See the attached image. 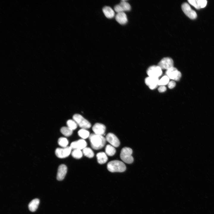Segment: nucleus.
I'll list each match as a JSON object with an SVG mask.
<instances>
[{
    "instance_id": "f257e3e1",
    "label": "nucleus",
    "mask_w": 214,
    "mask_h": 214,
    "mask_svg": "<svg viewBox=\"0 0 214 214\" xmlns=\"http://www.w3.org/2000/svg\"><path fill=\"white\" fill-rule=\"evenodd\" d=\"M89 139L91 146L94 150H100L105 144L106 140L103 136L92 133L90 134Z\"/></svg>"
},
{
    "instance_id": "f03ea898",
    "label": "nucleus",
    "mask_w": 214,
    "mask_h": 214,
    "mask_svg": "<svg viewBox=\"0 0 214 214\" xmlns=\"http://www.w3.org/2000/svg\"><path fill=\"white\" fill-rule=\"evenodd\" d=\"M107 168L112 172H122L126 170V167L122 161L115 160L109 162L107 164Z\"/></svg>"
},
{
    "instance_id": "7ed1b4c3",
    "label": "nucleus",
    "mask_w": 214,
    "mask_h": 214,
    "mask_svg": "<svg viewBox=\"0 0 214 214\" xmlns=\"http://www.w3.org/2000/svg\"><path fill=\"white\" fill-rule=\"evenodd\" d=\"M133 151L132 149L128 147H125L122 149L120 157L122 160L124 162L130 164L133 161V158L132 156Z\"/></svg>"
},
{
    "instance_id": "20e7f679",
    "label": "nucleus",
    "mask_w": 214,
    "mask_h": 214,
    "mask_svg": "<svg viewBox=\"0 0 214 214\" xmlns=\"http://www.w3.org/2000/svg\"><path fill=\"white\" fill-rule=\"evenodd\" d=\"M73 118L77 125L82 129H88L91 126L90 123L88 120L79 114H75L73 116Z\"/></svg>"
},
{
    "instance_id": "39448f33",
    "label": "nucleus",
    "mask_w": 214,
    "mask_h": 214,
    "mask_svg": "<svg viewBox=\"0 0 214 214\" xmlns=\"http://www.w3.org/2000/svg\"><path fill=\"white\" fill-rule=\"evenodd\" d=\"M147 73L149 77L158 78L162 74V69L158 65H153L147 70Z\"/></svg>"
},
{
    "instance_id": "423d86ee",
    "label": "nucleus",
    "mask_w": 214,
    "mask_h": 214,
    "mask_svg": "<svg viewBox=\"0 0 214 214\" xmlns=\"http://www.w3.org/2000/svg\"><path fill=\"white\" fill-rule=\"evenodd\" d=\"M166 74L169 78L175 81L179 80L181 76V74L180 72L174 67L167 70Z\"/></svg>"
},
{
    "instance_id": "0eeeda50",
    "label": "nucleus",
    "mask_w": 214,
    "mask_h": 214,
    "mask_svg": "<svg viewBox=\"0 0 214 214\" xmlns=\"http://www.w3.org/2000/svg\"><path fill=\"white\" fill-rule=\"evenodd\" d=\"M71 150L72 149L70 146L62 148H58L55 150V153L58 158H64L70 155Z\"/></svg>"
},
{
    "instance_id": "6e6552de",
    "label": "nucleus",
    "mask_w": 214,
    "mask_h": 214,
    "mask_svg": "<svg viewBox=\"0 0 214 214\" xmlns=\"http://www.w3.org/2000/svg\"><path fill=\"white\" fill-rule=\"evenodd\" d=\"M182 9L184 13L189 18L194 19L197 17V14L195 11L193 10L187 3H183L181 6Z\"/></svg>"
},
{
    "instance_id": "1a4fd4ad",
    "label": "nucleus",
    "mask_w": 214,
    "mask_h": 214,
    "mask_svg": "<svg viewBox=\"0 0 214 214\" xmlns=\"http://www.w3.org/2000/svg\"><path fill=\"white\" fill-rule=\"evenodd\" d=\"M174 62L172 59L166 57L163 58L158 63V66L162 69H168L173 67Z\"/></svg>"
},
{
    "instance_id": "9d476101",
    "label": "nucleus",
    "mask_w": 214,
    "mask_h": 214,
    "mask_svg": "<svg viewBox=\"0 0 214 214\" xmlns=\"http://www.w3.org/2000/svg\"><path fill=\"white\" fill-rule=\"evenodd\" d=\"M114 10L117 13L130 10L131 9V6L125 0H122L119 4L114 6Z\"/></svg>"
},
{
    "instance_id": "9b49d317",
    "label": "nucleus",
    "mask_w": 214,
    "mask_h": 214,
    "mask_svg": "<svg viewBox=\"0 0 214 214\" xmlns=\"http://www.w3.org/2000/svg\"><path fill=\"white\" fill-rule=\"evenodd\" d=\"M106 139L111 145L114 147H118L120 145V141L117 137L112 133H108L106 136Z\"/></svg>"
},
{
    "instance_id": "f8f14e48",
    "label": "nucleus",
    "mask_w": 214,
    "mask_h": 214,
    "mask_svg": "<svg viewBox=\"0 0 214 214\" xmlns=\"http://www.w3.org/2000/svg\"><path fill=\"white\" fill-rule=\"evenodd\" d=\"M86 142L83 139H80L77 141L72 142L70 147L72 149L83 150L87 146Z\"/></svg>"
},
{
    "instance_id": "ddd939ff",
    "label": "nucleus",
    "mask_w": 214,
    "mask_h": 214,
    "mask_svg": "<svg viewBox=\"0 0 214 214\" xmlns=\"http://www.w3.org/2000/svg\"><path fill=\"white\" fill-rule=\"evenodd\" d=\"M159 80L158 78L149 76L145 78V82L150 89H155L158 85Z\"/></svg>"
},
{
    "instance_id": "4468645a",
    "label": "nucleus",
    "mask_w": 214,
    "mask_h": 214,
    "mask_svg": "<svg viewBox=\"0 0 214 214\" xmlns=\"http://www.w3.org/2000/svg\"><path fill=\"white\" fill-rule=\"evenodd\" d=\"M92 130L94 133L102 136L105 133L106 127L102 124L97 123L93 126Z\"/></svg>"
},
{
    "instance_id": "2eb2a0df",
    "label": "nucleus",
    "mask_w": 214,
    "mask_h": 214,
    "mask_svg": "<svg viewBox=\"0 0 214 214\" xmlns=\"http://www.w3.org/2000/svg\"><path fill=\"white\" fill-rule=\"evenodd\" d=\"M67 168L64 164H61L59 167L56 178L59 181L62 180L67 172Z\"/></svg>"
},
{
    "instance_id": "dca6fc26",
    "label": "nucleus",
    "mask_w": 214,
    "mask_h": 214,
    "mask_svg": "<svg viewBox=\"0 0 214 214\" xmlns=\"http://www.w3.org/2000/svg\"><path fill=\"white\" fill-rule=\"evenodd\" d=\"M188 1L196 9L204 7L207 4L206 0H188Z\"/></svg>"
},
{
    "instance_id": "f3484780",
    "label": "nucleus",
    "mask_w": 214,
    "mask_h": 214,
    "mask_svg": "<svg viewBox=\"0 0 214 214\" xmlns=\"http://www.w3.org/2000/svg\"><path fill=\"white\" fill-rule=\"evenodd\" d=\"M115 18L116 21L121 24H125L128 22L127 16L124 12L117 13Z\"/></svg>"
},
{
    "instance_id": "a211bd4d",
    "label": "nucleus",
    "mask_w": 214,
    "mask_h": 214,
    "mask_svg": "<svg viewBox=\"0 0 214 214\" xmlns=\"http://www.w3.org/2000/svg\"><path fill=\"white\" fill-rule=\"evenodd\" d=\"M102 10L104 15L107 18L111 19L114 16V12L110 7L105 6L103 8Z\"/></svg>"
},
{
    "instance_id": "6ab92c4d",
    "label": "nucleus",
    "mask_w": 214,
    "mask_h": 214,
    "mask_svg": "<svg viewBox=\"0 0 214 214\" xmlns=\"http://www.w3.org/2000/svg\"><path fill=\"white\" fill-rule=\"evenodd\" d=\"M96 157L98 163L100 164H103L106 162L108 160L107 155L103 152H100L96 154Z\"/></svg>"
},
{
    "instance_id": "aec40b11",
    "label": "nucleus",
    "mask_w": 214,
    "mask_h": 214,
    "mask_svg": "<svg viewBox=\"0 0 214 214\" xmlns=\"http://www.w3.org/2000/svg\"><path fill=\"white\" fill-rule=\"evenodd\" d=\"M39 203V200L37 199L32 200L28 205L29 210L32 212L35 211L37 209Z\"/></svg>"
},
{
    "instance_id": "412c9836",
    "label": "nucleus",
    "mask_w": 214,
    "mask_h": 214,
    "mask_svg": "<svg viewBox=\"0 0 214 214\" xmlns=\"http://www.w3.org/2000/svg\"><path fill=\"white\" fill-rule=\"evenodd\" d=\"M105 150L106 154L109 156H113L116 152L114 147L111 144H108L106 146Z\"/></svg>"
},
{
    "instance_id": "4be33fe9",
    "label": "nucleus",
    "mask_w": 214,
    "mask_h": 214,
    "mask_svg": "<svg viewBox=\"0 0 214 214\" xmlns=\"http://www.w3.org/2000/svg\"><path fill=\"white\" fill-rule=\"evenodd\" d=\"M82 152L85 156L89 158H93L94 155L93 151L89 147H86L84 148Z\"/></svg>"
},
{
    "instance_id": "5701e85b",
    "label": "nucleus",
    "mask_w": 214,
    "mask_h": 214,
    "mask_svg": "<svg viewBox=\"0 0 214 214\" xmlns=\"http://www.w3.org/2000/svg\"><path fill=\"white\" fill-rule=\"evenodd\" d=\"M61 133L66 136H71L73 132V130L67 127H63L60 129Z\"/></svg>"
},
{
    "instance_id": "b1692460",
    "label": "nucleus",
    "mask_w": 214,
    "mask_h": 214,
    "mask_svg": "<svg viewBox=\"0 0 214 214\" xmlns=\"http://www.w3.org/2000/svg\"><path fill=\"white\" fill-rule=\"evenodd\" d=\"M78 134L83 139L87 138L90 135L89 131L86 129L82 128L78 131Z\"/></svg>"
},
{
    "instance_id": "393cba45",
    "label": "nucleus",
    "mask_w": 214,
    "mask_h": 214,
    "mask_svg": "<svg viewBox=\"0 0 214 214\" xmlns=\"http://www.w3.org/2000/svg\"><path fill=\"white\" fill-rule=\"evenodd\" d=\"M83 153V152L81 150L74 149L72 151L71 155L73 158L75 159H79L82 157Z\"/></svg>"
},
{
    "instance_id": "a878e982",
    "label": "nucleus",
    "mask_w": 214,
    "mask_h": 214,
    "mask_svg": "<svg viewBox=\"0 0 214 214\" xmlns=\"http://www.w3.org/2000/svg\"><path fill=\"white\" fill-rule=\"evenodd\" d=\"M58 143L59 146L62 148H64L67 147L68 144V141L66 138L62 137L59 138Z\"/></svg>"
},
{
    "instance_id": "bb28decb",
    "label": "nucleus",
    "mask_w": 214,
    "mask_h": 214,
    "mask_svg": "<svg viewBox=\"0 0 214 214\" xmlns=\"http://www.w3.org/2000/svg\"><path fill=\"white\" fill-rule=\"evenodd\" d=\"M169 78L167 75H164L159 80L158 85L159 86H165L168 84L169 82Z\"/></svg>"
},
{
    "instance_id": "cd10ccee",
    "label": "nucleus",
    "mask_w": 214,
    "mask_h": 214,
    "mask_svg": "<svg viewBox=\"0 0 214 214\" xmlns=\"http://www.w3.org/2000/svg\"><path fill=\"white\" fill-rule=\"evenodd\" d=\"M67 127L73 130L75 129L77 127V124L73 120L69 119L67 122Z\"/></svg>"
},
{
    "instance_id": "c85d7f7f",
    "label": "nucleus",
    "mask_w": 214,
    "mask_h": 214,
    "mask_svg": "<svg viewBox=\"0 0 214 214\" xmlns=\"http://www.w3.org/2000/svg\"><path fill=\"white\" fill-rule=\"evenodd\" d=\"M168 84V87L169 89L174 88L176 85L175 82L173 81H171L169 82Z\"/></svg>"
},
{
    "instance_id": "c756f323",
    "label": "nucleus",
    "mask_w": 214,
    "mask_h": 214,
    "mask_svg": "<svg viewBox=\"0 0 214 214\" xmlns=\"http://www.w3.org/2000/svg\"><path fill=\"white\" fill-rule=\"evenodd\" d=\"M166 90V88L165 86H160L158 89V91L160 92H163Z\"/></svg>"
}]
</instances>
